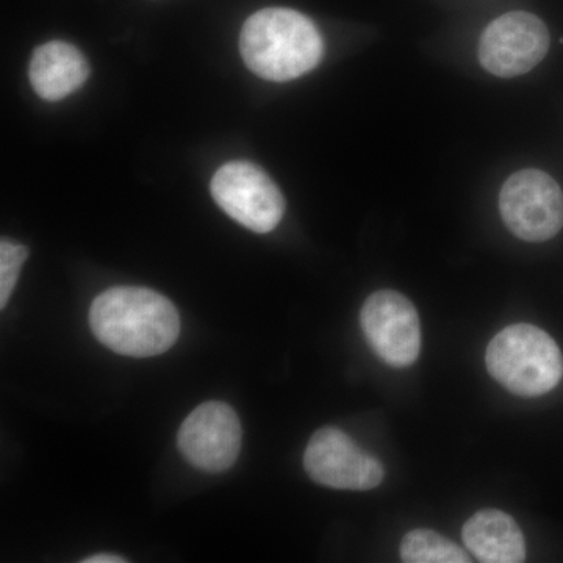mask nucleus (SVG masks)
Segmentation results:
<instances>
[{
  "mask_svg": "<svg viewBox=\"0 0 563 563\" xmlns=\"http://www.w3.org/2000/svg\"><path fill=\"white\" fill-rule=\"evenodd\" d=\"M96 339L128 357H152L172 350L180 333L176 307L161 292L143 287H114L92 301Z\"/></svg>",
  "mask_w": 563,
  "mask_h": 563,
  "instance_id": "obj_1",
  "label": "nucleus"
},
{
  "mask_svg": "<svg viewBox=\"0 0 563 563\" xmlns=\"http://www.w3.org/2000/svg\"><path fill=\"white\" fill-rule=\"evenodd\" d=\"M240 52L255 76L269 81H290L320 65L324 41L306 14L272 7L244 22Z\"/></svg>",
  "mask_w": 563,
  "mask_h": 563,
  "instance_id": "obj_2",
  "label": "nucleus"
},
{
  "mask_svg": "<svg viewBox=\"0 0 563 563\" xmlns=\"http://www.w3.org/2000/svg\"><path fill=\"white\" fill-rule=\"evenodd\" d=\"M485 363L496 383L525 398L547 395L563 376L558 343L532 324H514L499 332L488 344Z\"/></svg>",
  "mask_w": 563,
  "mask_h": 563,
  "instance_id": "obj_3",
  "label": "nucleus"
},
{
  "mask_svg": "<svg viewBox=\"0 0 563 563\" xmlns=\"http://www.w3.org/2000/svg\"><path fill=\"white\" fill-rule=\"evenodd\" d=\"M504 224L520 240L542 243L563 228V191L540 169H521L504 181L499 192Z\"/></svg>",
  "mask_w": 563,
  "mask_h": 563,
  "instance_id": "obj_4",
  "label": "nucleus"
},
{
  "mask_svg": "<svg viewBox=\"0 0 563 563\" xmlns=\"http://www.w3.org/2000/svg\"><path fill=\"white\" fill-rule=\"evenodd\" d=\"M210 192L221 210L252 232H272L284 218V195L254 163L236 161L222 165L210 181Z\"/></svg>",
  "mask_w": 563,
  "mask_h": 563,
  "instance_id": "obj_5",
  "label": "nucleus"
},
{
  "mask_svg": "<svg viewBox=\"0 0 563 563\" xmlns=\"http://www.w3.org/2000/svg\"><path fill=\"white\" fill-rule=\"evenodd\" d=\"M547 24L528 11H510L496 18L479 41V62L485 70L503 79L523 76L550 51Z\"/></svg>",
  "mask_w": 563,
  "mask_h": 563,
  "instance_id": "obj_6",
  "label": "nucleus"
},
{
  "mask_svg": "<svg viewBox=\"0 0 563 563\" xmlns=\"http://www.w3.org/2000/svg\"><path fill=\"white\" fill-rule=\"evenodd\" d=\"M369 347L393 368H407L421 352L420 317L412 301L393 290L373 292L361 312Z\"/></svg>",
  "mask_w": 563,
  "mask_h": 563,
  "instance_id": "obj_7",
  "label": "nucleus"
},
{
  "mask_svg": "<svg viewBox=\"0 0 563 563\" xmlns=\"http://www.w3.org/2000/svg\"><path fill=\"white\" fill-rule=\"evenodd\" d=\"M303 466L314 483L335 490H373L385 476L383 463L336 428L313 433L303 454Z\"/></svg>",
  "mask_w": 563,
  "mask_h": 563,
  "instance_id": "obj_8",
  "label": "nucleus"
},
{
  "mask_svg": "<svg viewBox=\"0 0 563 563\" xmlns=\"http://www.w3.org/2000/svg\"><path fill=\"white\" fill-rule=\"evenodd\" d=\"M242 424L235 410L220 401L203 402L181 422L180 453L196 468L221 473L231 468L242 450Z\"/></svg>",
  "mask_w": 563,
  "mask_h": 563,
  "instance_id": "obj_9",
  "label": "nucleus"
},
{
  "mask_svg": "<svg viewBox=\"0 0 563 563\" xmlns=\"http://www.w3.org/2000/svg\"><path fill=\"white\" fill-rule=\"evenodd\" d=\"M87 57L73 44L49 41L33 51L29 79L33 91L47 102L74 95L90 77Z\"/></svg>",
  "mask_w": 563,
  "mask_h": 563,
  "instance_id": "obj_10",
  "label": "nucleus"
},
{
  "mask_svg": "<svg viewBox=\"0 0 563 563\" xmlns=\"http://www.w3.org/2000/svg\"><path fill=\"white\" fill-rule=\"evenodd\" d=\"M463 543L484 563L526 561L523 532L517 521L503 510L484 509L474 514L462 529Z\"/></svg>",
  "mask_w": 563,
  "mask_h": 563,
  "instance_id": "obj_11",
  "label": "nucleus"
},
{
  "mask_svg": "<svg viewBox=\"0 0 563 563\" xmlns=\"http://www.w3.org/2000/svg\"><path fill=\"white\" fill-rule=\"evenodd\" d=\"M406 563H468L470 558L459 544L439 532L417 529L407 533L399 548Z\"/></svg>",
  "mask_w": 563,
  "mask_h": 563,
  "instance_id": "obj_12",
  "label": "nucleus"
},
{
  "mask_svg": "<svg viewBox=\"0 0 563 563\" xmlns=\"http://www.w3.org/2000/svg\"><path fill=\"white\" fill-rule=\"evenodd\" d=\"M27 257L29 250L24 244L14 243L10 239L0 242V309H5Z\"/></svg>",
  "mask_w": 563,
  "mask_h": 563,
  "instance_id": "obj_13",
  "label": "nucleus"
},
{
  "mask_svg": "<svg viewBox=\"0 0 563 563\" xmlns=\"http://www.w3.org/2000/svg\"><path fill=\"white\" fill-rule=\"evenodd\" d=\"M128 562L117 554H95L85 559L84 563H124Z\"/></svg>",
  "mask_w": 563,
  "mask_h": 563,
  "instance_id": "obj_14",
  "label": "nucleus"
}]
</instances>
